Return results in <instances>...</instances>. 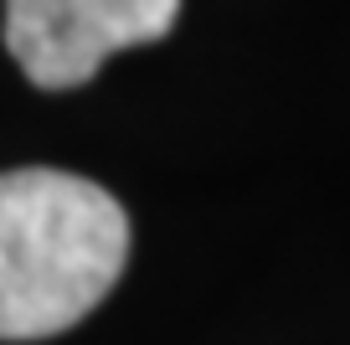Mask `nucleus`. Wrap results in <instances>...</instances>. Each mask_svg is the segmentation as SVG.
<instances>
[{
    "label": "nucleus",
    "instance_id": "f257e3e1",
    "mask_svg": "<svg viewBox=\"0 0 350 345\" xmlns=\"http://www.w3.org/2000/svg\"><path fill=\"white\" fill-rule=\"evenodd\" d=\"M129 258V216L72 170L0 175V340H46L93 314Z\"/></svg>",
    "mask_w": 350,
    "mask_h": 345
},
{
    "label": "nucleus",
    "instance_id": "f03ea898",
    "mask_svg": "<svg viewBox=\"0 0 350 345\" xmlns=\"http://www.w3.org/2000/svg\"><path fill=\"white\" fill-rule=\"evenodd\" d=\"M180 0H5V47L36 88H77L124 47L160 42Z\"/></svg>",
    "mask_w": 350,
    "mask_h": 345
}]
</instances>
